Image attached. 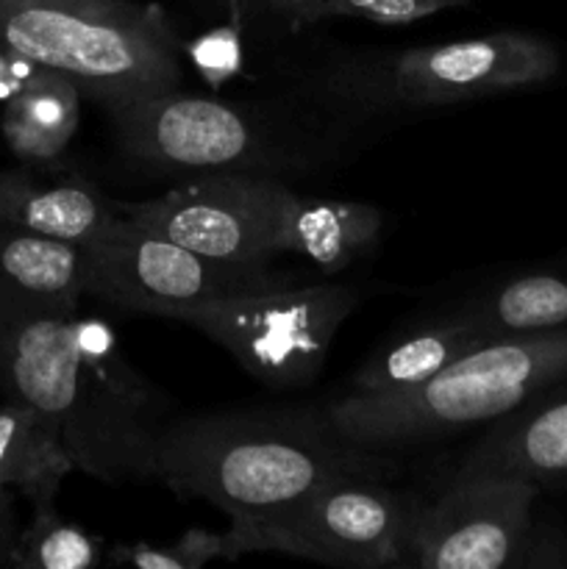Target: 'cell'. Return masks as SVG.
Instances as JSON below:
<instances>
[{
    "label": "cell",
    "instance_id": "obj_1",
    "mask_svg": "<svg viewBox=\"0 0 567 569\" xmlns=\"http://www.w3.org/2000/svg\"><path fill=\"white\" fill-rule=\"evenodd\" d=\"M0 392L56 420L76 472L103 483L156 481L172 403L100 317L0 303Z\"/></svg>",
    "mask_w": 567,
    "mask_h": 569
},
{
    "label": "cell",
    "instance_id": "obj_2",
    "mask_svg": "<svg viewBox=\"0 0 567 569\" xmlns=\"http://www.w3.org/2000/svg\"><path fill=\"white\" fill-rule=\"evenodd\" d=\"M395 472L384 450L350 442L326 409L306 406L172 417L156 448V483L228 520L281 511L339 478Z\"/></svg>",
    "mask_w": 567,
    "mask_h": 569
},
{
    "label": "cell",
    "instance_id": "obj_3",
    "mask_svg": "<svg viewBox=\"0 0 567 569\" xmlns=\"http://www.w3.org/2000/svg\"><path fill=\"white\" fill-rule=\"evenodd\" d=\"M559 70L561 53L550 39L493 31L420 48L328 53L295 81V100L320 120L350 131L543 87Z\"/></svg>",
    "mask_w": 567,
    "mask_h": 569
},
{
    "label": "cell",
    "instance_id": "obj_4",
    "mask_svg": "<svg viewBox=\"0 0 567 569\" xmlns=\"http://www.w3.org/2000/svg\"><path fill=\"white\" fill-rule=\"evenodd\" d=\"M117 148L137 164L161 172H248L306 176L331 164L348 142L345 128L295 103L145 94L100 106Z\"/></svg>",
    "mask_w": 567,
    "mask_h": 569
},
{
    "label": "cell",
    "instance_id": "obj_5",
    "mask_svg": "<svg viewBox=\"0 0 567 569\" xmlns=\"http://www.w3.org/2000/svg\"><path fill=\"white\" fill-rule=\"evenodd\" d=\"M565 376L567 331L495 337L409 392L342 395L326 411L350 442L387 453L493 426Z\"/></svg>",
    "mask_w": 567,
    "mask_h": 569
},
{
    "label": "cell",
    "instance_id": "obj_6",
    "mask_svg": "<svg viewBox=\"0 0 567 569\" xmlns=\"http://www.w3.org/2000/svg\"><path fill=\"white\" fill-rule=\"evenodd\" d=\"M0 44L61 72L98 106L176 92L181 39L156 3L0 0Z\"/></svg>",
    "mask_w": 567,
    "mask_h": 569
},
{
    "label": "cell",
    "instance_id": "obj_7",
    "mask_svg": "<svg viewBox=\"0 0 567 569\" xmlns=\"http://www.w3.org/2000/svg\"><path fill=\"white\" fill-rule=\"evenodd\" d=\"M389 481L339 478L281 511L228 520L231 559L284 553L331 567H409L420 498Z\"/></svg>",
    "mask_w": 567,
    "mask_h": 569
},
{
    "label": "cell",
    "instance_id": "obj_8",
    "mask_svg": "<svg viewBox=\"0 0 567 569\" xmlns=\"http://www.w3.org/2000/svg\"><path fill=\"white\" fill-rule=\"evenodd\" d=\"M356 306L359 295L342 283L298 281L187 306L167 320L206 333L265 387L300 389L320 376Z\"/></svg>",
    "mask_w": 567,
    "mask_h": 569
},
{
    "label": "cell",
    "instance_id": "obj_9",
    "mask_svg": "<svg viewBox=\"0 0 567 569\" xmlns=\"http://www.w3.org/2000/svg\"><path fill=\"white\" fill-rule=\"evenodd\" d=\"M81 250L89 298L165 320L187 306L298 283L295 272L272 270V264H233L195 253L122 214Z\"/></svg>",
    "mask_w": 567,
    "mask_h": 569
},
{
    "label": "cell",
    "instance_id": "obj_10",
    "mask_svg": "<svg viewBox=\"0 0 567 569\" xmlns=\"http://www.w3.org/2000/svg\"><path fill=\"white\" fill-rule=\"evenodd\" d=\"M539 492L537 483L511 472H456L437 498H420L409 567H561L534 522Z\"/></svg>",
    "mask_w": 567,
    "mask_h": 569
},
{
    "label": "cell",
    "instance_id": "obj_11",
    "mask_svg": "<svg viewBox=\"0 0 567 569\" xmlns=\"http://www.w3.org/2000/svg\"><path fill=\"white\" fill-rule=\"evenodd\" d=\"M281 178L248 172H198L150 200L120 203V214L209 259L270 264L272 214Z\"/></svg>",
    "mask_w": 567,
    "mask_h": 569
},
{
    "label": "cell",
    "instance_id": "obj_12",
    "mask_svg": "<svg viewBox=\"0 0 567 569\" xmlns=\"http://www.w3.org/2000/svg\"><path fill=\"white\" fill-rule=\"evenodd\" d=\"M120 214L117 200L87 176L53 164L0 170V220L72 244L92 242Z\"/></svg>",
    "mask_w": 567,
    "mask_h": 569
},
{
    "label": "cell",
    "instance_id": "obj_13",
    "mask_svg": "<svg viewBox=\"0 0 567 569\" xmlns=\"http://www.w3.org/2000/svg\"><path fill=\"white\" fill-rule=\"evenodd\" d=\"M456 472H511L545 487L567 483V376L550 383L461 456Z\"/></svg>",
    "mask_w": 567,
    "mask_h": 569
},
{
    "label": "cell",
    "instance_id": "obj_14",
    "mask_svg": "<svg viewBox=\"0 0 567 569\" xmlns=\"http://www.w3.org/2000/svg\"><path fill=\"white\" fill-rule=\"evenodd\" d=\"M384 211L370 203L298 194L278 187L272 214V250L295 253L322 272H339L376 248Z\"/></svg>",
    "mask_w": 567,
    "mask_h": 569
},
{
    "label": "cell",
    "instance_id": "obj_15",
    "mask_svg": "<svg viewBox=\"0 0 567 569\" xmlns=\"http://www.w3.org/2000/svg\"><path fill=\"white\" fill-rule=\"evenodd\" d=\"M489 339L495 337L481 331L476 322L442 309L431 320L400 328L387 342L370 350V356L356 367L345 395H359V398L404 395L431 381L459 356L470 353Z\"/></svg>",
    "mask_w": 567,
    "mask_h": 569
},
{
    "label": "cell",
    "instance_id": "obj_16",
    "mask_svg": "<svg viewBox=\"0 0 567 569\" xmlns=\"http://www.w3.org/2000/svg\"><path fill=\"white\" fill-rule=\"evenodd\" d=\"M448 311L489 337L567 331V253L470 289Z\"/></svg>",
    "mask_w": 567,
    "mask_h": 569
},
{
    "label": "cell",
    "instance_id": "obj_17",
    "mask_svg": "<svg viewBox=\"0 0 567 569\" xmlns=\"http://www.w3.org/2000/svg\"><path fill=\"white\" fill-rule=\"evenodd\" d=\"M83 250L0 220V303L42 311H78Z\"/></svg>",
    "mask_w": 567,
    "mask_h": 569
},
{
    "label": "cell",
    "instance_id": "obj_18",
    "mask_svg": "<svg viewBox=\"0 0 567 569\" xmlns=\"http://www.w3.org/2000/svg\"><path fill=\"white\" fill-rule=\"evenodd\" d=\"M70 472L76 467L56 420L20 400H0V487L22 495L33 511L50 509Z\"/></svg>",
    "mask_w": 567,
    "mask_h": 569
},
{
    "label": "cell",
    "instance_id": "obj_19",
    "mask_svg": "<svg viewBox=\"0 0 567 569\" xmlns=\"http://www.w3.org/2000/svg\"><path fill=\"white\" fill-rule=\"evenodd\" d=\"M83 92L61 72L42 70L0 111V133L22 164H53L81 122Z\"/></svg>",
    "mask_w": 567,
    "mask_h": 569
},
{
    "label": "cell",
    "instance_id": "obj_20",
    "mask_svg": "<svg viewBox=\"0 0 567 569\" xmlns=\"http://www.w3.org/2000/svg\"><path fill=\"white\" fill-rule=\"evenodd\" d=\"M103 539L50 509L33 511L17 533L9 569H92L103 561Z\"/></svg>",
    "mask_w": 567,
    "mask_h": 569
},
{
    "label": "cell",
    "instance_id": "obj_21",
    "mask_svg": "<svg viewBox=\"0 0 567 569\" xmlns=\"http://www.w3.org/2000/svg\"><path fill=\"white\" fill-rule=\"evenodd\" d=\"M109 565H131L139 569H203L211 561H233L228 531L189 528L172 542L115 545L106 553Z\"/></svg>",
    "mask_w": 567,
    "mask_h": 569
},
{
    "label": "cell",
    "instance_id": "obj_22",
    "mask_svg": "<svg viewBox=\"0 0 567 569\" xmlns=\"http://www.w3.org/2000/svg\"><path fill=\"white\" fill-rule=\"evenodd\" d=\"M228 14H231L228 22L209 28V31L195 37L189 44H181V50L192 61L195 70L200 72V78L215 89H220L222 83L237 78L242 72L245 61L242 33L248 22L237 11H228Z\"/></svg>",
    "mask_w": 567,
    "mask_h": 569
},
{
    "label": "cell",
    "instance_id": "obj_23",
    "mask_svg": "<svg viewBox=\"0 0 567 569\" xmlns=\"http://www.w3.org/2000/svg\"><path fill=\"white\" fill-rule=\"evenodd\" d=\"M467 0H320L309 14L300 20V28L315 22L350 17V20H370L381 26H404V22L422 20V17L439 14L454 6H465Z\"/></svg>",
    "mask_w": 567,
    "mask_h": 569
},
{
    "label": "cell",
    "instance_id": "obj_24",
    "mask_svg": "<svg viewBox=\"0 0 567 569\" xmlns=\"http://www.w3.org/2000/svg\"><path fill=\"white\" fill-rule=\"evenodd\" d=\"M228 11H237L245 22L250 20H276L284 22L289 31H298L300 20L315 9L320 0H217Z\"/></svg>",
    "mask_w": 567,
    "mask_h": 569
},
{
    "label": "cell",
    "instance_id": "obj_25",
    "mask_svg": "<svg viewBox=\"0 0 567 569\" xmlns=\"http://www.w3.org/2000/svg\"><path fill=\"white\" fill-rule=\"evenodd\" d=\"M39 70H42V67H39L37 61L26 59V56L14 53V50L0 44V106L14 100L17 94L37 78Z\"/></svg>",
    "mask_w": 567,
    "mask_h": 569
},
{
    "label": "cell",
    "instance_id": "obj_26",
    "mask_svg": "<svg viewBox=\"0 0 567 569\" xmlns=\"http://www.w3.org/2000/svg\"><path fill=\"white\" fill-rule=\"evenodd\" d=\"M17 533H20V526H17V511L14 503H11V492L0 487V569H9Z\"/></svg>",
    "mask_w": 567,
    "mask_h": 569
}]
</instances>
